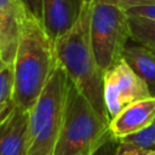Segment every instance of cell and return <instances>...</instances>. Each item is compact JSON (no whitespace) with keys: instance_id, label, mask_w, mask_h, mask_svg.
<instances>
[{"instance_id":"cell-1","label":"cell","mask_w":155,"mask_h":155,"mask_svg":"<svg viewBox=\"0 0 155 155\" xmlns=\"http://www.w3.org/2000/svg\"><path fill=\"white\" fill-rule=\"evenodd\" d=\"M54 40L41 21L27 15L13 59L12 102L29 111L38 101L57 65Z\"/></svg>"},{"instance_id":"cell-2","label":"cell","mask_w":155,"mask_h":155,"mask_svg":"<svg viewBox=\"0 0 155 155\" xmlns=\"http://www.w3.org/2000/svg\"><path fill=\"white\" fill-rule=\"evenodd\" d=\"M90 17L91 2H85L73 28L54 40L56 56L74 86L110 122L104 102V73L96 61L91 45Z\"/></svg>"},{"instance_id":"cell-3","label":"cell","mask_w":155,"mask_h":155,"mask_svg":"<svg viewBox=\"0 0 155 155\" xmlns=\"http://www.w3.org/2000/svg\"><path fill=\"white\" fill-rule=\"evenodd\" d=\"M71 80L57 63L28 117L27 155H54Z\"/></svg>"},{"instance_id":"cell-4","label":"cell","mask_w":155,"mask_h":155,"mask_svg":"<svg viewBox=\"0 0 155 155\" xmlns=\"http://www.w3.org/2000/svg\"><path fill=\"white\" fill-rule=\"evenodd\" d=\"M109 124L71 82L54 155H94L114 140Z\"/></svg>"},{"instance_id":"cell-5","label":"cell","mask_w":155,"mask_h":155,"mask_svg":"<svg viewBox=\"0 0 155 155\" xmlns=\"http://www.w3.org/2000/svg\"><path fill=\"white\" fill-rule=\"evenodd\" d=\"M90 38L96 61L103 73L122 59L125 47L132 40L130 15L107 0L91 2Z\"/></svg>"},{"instance_id":"cell-6","label":"cell","mask_w":155,"mask_h":155,"mask_svg":"<svg viewBox=\"0 0 155 155\" xmlns=\"http://www.w3.org/2000/svg\"><path fill=\"white\" fill-rule=\"evenodd\" d=\"M149 97L147 84L124 58L104 73V102L110 120L130 104Z\"/></svg>"},{"instance_id":"cell-7","label":"cell","mask_w":155,"mask_h":155,"mask_svg":"<svg viewBox=\"0 0 155 155\" xmlns=\"http://www.w3.org/2000/svg\"><path fill=\"white\" fill-rule=\"evenodd\" d=\"M27 11L21 0H0V59L12 64Z\"/></svg>"},{"instance_id":"cell-8","label":"cell","mask_w":155,"mask_h":155,"mask_svg":"<svg viewBox=\"0 0 155 155\" xmlns=\"http://www.w3.org/2000/svg\"><path fill=\"white\" fill-rule=\"evenodd\" d=\"M155 121V97L134 102L110 120L109 128L114 140L134 134Z\"/></svg>"},{"instance_id":"cell-9","label":"cell","mask_w":155,"mask_h":155,"mask_svg":"<svg viewBox=\"0 0 155 155\" xmlns=\"http://www.w3.org/2000/svg\"><path fill=\"white\" fill-rule=\"evenodd\" d=\"M81 0H42L41 23L47 34L57 40L76 23L82 5Z\"/></svg>"},{"instance_id":"cell-10","label":"cell","mask_w":155,"mask_h":155,"mask_svg":"<svg viewBox=\"0 0 155 155\" xmlns=\"http://www.w3.org/2000/svg\"><path fill=\"white\" fill-rule=\"evenodd\" d=\"M29 111L15 108L0 126V155H27Z\"/></svg>"},{"instance_id":"cell-11","label":"cell","mask_w":155,"mask_h":155,"mask_svg":"<svg viewBox=\"0 0 155 155\" xmlns=\"http://www.w3.org/2000/svg\"><path fill=\"white\" fill-rule=\"evenodd\" d=\"M136 42V41H134ZM122 58L147 84L151 97H155V54L142 44H127Z\"/></svg>"},{"instance_id":"cell-12","label":"cell","mask_w":155,"mask_h":155,"mask_svg":"<svg viewBox=\"0 0 155 155\" xmlns=\"http://www.w3.org/2000/svg\"><path fill=\"white\" fill-rule=\"evenodd\" d=\"M130 27L132 33V41L142 45H155V21L130 16Z\"/></svg>"},{"instance_id":"cell-13","label":"cell","mask_w":155,"mask_h":155,"mask_svg":"<svg viewBox=\"0 0 155 155\" xmlns=\"http://www.w3.org/2000/svg\"><path fill=\"white\" fill-rule=\"evenodd\" d=\"M119 143L128 144L137 148L155 149V121L150 124L148 127H145L144 130L120 139Z\"/></svg>"},{"instance_id":"cell-14","label":"cell","mask_w":155,"mask_h":155,"mask_svg":"<svg viewBox=\"0 0 155 155\" xmlns=\"http://www.w3.org/2000/svg\"><path fill=\"white\" fill-rule=\"evenodd\" d=\"M13 92V65L0 59V105L12 99Z\"/></svg>"},{"instance_id":"cell-15","label":"cell","mask_w":155,"mask_h":155,"mask_svg":"<svg viewBox=\"0 0 155 155\" xmlns=\"http://www.w3.org/2000/svg\"><path fill=\"white\" fill-rule=\"evenodd\" d=\"M115 155H155V149H144L119 143V148Z\"/></svg>"},{"instance_id":"cell-16","label":"cell","mask_w":155,"mask_h":155,"mask_svg":"<svg viewBox=\"0 0 155 155\" xmlns=\"http://www.w3.org/2000/svg\"><path fill=\"white\" fill-rule=\"evenodd\" d=\"M27 13L39 21L42 16V0H21Z\"/></svg>"},{"instance_id":"cell-17","label":"cell","mask_w":155,"mask_h":155,"mask_svg":"<svg viewBox=\"0 0 155 155\" xmlns=\"http://www.w3.org/2000/svg\"><path fill=\"white\" fill-rule=\"evenodd\" d=\"M111 4H115L125 10L136 6H155V0H107Z\"/></svg>"},{"instance_id":"cell-18","label":"cell","mask_w":155,"mask_h":155,"mask_svg":"<svg viewBox=\"0 0 155 155\" xmlns=\"http://www.w3.org/2000/svg\"><path fill=\"white\" fill-rule=\"evenodd\" d=\"M16 108L15 103L11 101H7L5 102L2 105H0V126L5 122V120L11 115V113L13 111V109Z\"/></svg>"},{"instance_id":"cell-19","label":"cell","mask_w":155,"mask_h":155,"mask_svg":"<svg viewBox=\"0 0 155 155\" xmlns=\"http://www.w3.org/2000/svg\"><path fill=\"white\" fill-rule=\"evenodd\" d=\"M144 46H147V47H148V48H149V50L155 54V45H154V44H145Z\"/></svg>"},{"instance_id":"cell-20","label":"cell","mask_w":155,"mask_h":155,"mask_svg":"<svg viewBox=\"0 0 155 155\" xmlns=\"http://www.w3.org/2000/svg\"><path fill=\"white\" fill-rule=\"evenodd\" d=\"M81 1H82V2H92L93 0H81Z\"/></svg>"}]
</instances>
